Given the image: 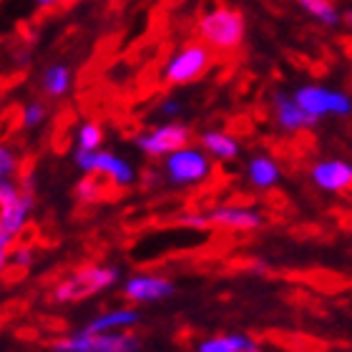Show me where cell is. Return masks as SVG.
<instances>
[{
  "label": "cell",
  "mask_w": 352,
  "mask_h": 352,
  "mask_svg": "<svg viewBox=\"0 0 352 352\" xmlns=\"http://www.w3.org/2000/svg\"><path fill=\"white\" fill-rule=\"evenodd\" d=\"M116 267H103L98 262H81L60 282L51 287V302H58V305L83 302L94 294L103 292V289H109L111 285H116Z\"/></svg>",
  "instance_id": "cell-1"
},
{
  "label": "cell",
  "mask_w": 352,
  "mask_h": 352,
  "mask_svg": "<svg viewBox=\"0 0 352 352\" xmlns=\"http://www.w3.org/2000/svg\"><path fill=\"white\" fill-rule=\"evenodd\" d=\"M199 38H201L212 51L229 53V51L242 48V41H244L242 10H236L234 6H229L227 0H219L217 8H212V10L199 21Z\"/></svg>",
  "instance_id": "cell-2"
},
{
  "label": "cell",
  "mask_w": 352,
  "mask_h": 352,
  "mask_svg": "<svg viewBox=\"0 0 352 352\" xmlns=\"http://www.w3.org/2000/svg\"><path fill=\"white\" fill-rule=\"evenodd\" d=\"M139 347L141 338L131 330L101 332V335L78 330L53 342V352H136Z\"/></svg>",
  "instance_id": "cell-3"
},
{
  "label": "cell",
  "mask_w": 352,
  "mask_h": 352,
  "mask_svg": "<svg viewBox=\"0 0 352 352\" xmlns=\"http://www.w3.org/2000/svg\"><path fill=\"white\" fill-rule=\"evenodd\" d=\"M78 201H91V204H116L121 199H126L131 194V189L121 184L118 179L109 174V171H88L83 176L78 186L74 189Z\"/></svg>",
  "instance_id": "cell-4"
},
{
  "label": "cell",
  "mask_w": 352,
  "mask_h": 352,
  "mask_svg": "<svg viewBox=\"0 0 352 352\" xmlns=\"http://www.w3.org/2000/svg\"><path fill=\"white\" fill-rule=\"evenodd\" d=\"M176 292L174 282L164 274H154V272H141V274H133L131 279H126L124 294L126 302L131 305H141V302H162L166 297Z\"/></svg>",
  "instance_id": "cell-5"
},
{
  "label": "cell",
  "mask_w": 352,
  "mask_h": 352,
  "mask_svg": "<svg viewBox=\"0 0 352 352\" xmlns=\"http://www.w3.org/2000/svg\"><path fill=\"white\" fill-rule=\"evenodd\" d=\"M294 101L302 111H307L309 116H324V113H340V116H347L352 111V101L345 94H335V91H324V88L309 86L300 88Z\"/></svg>",
  "instance_id": "cell-6"
},
{
  "label": "cell",
  "mask_w": 352,
  "mask_h": 352,
  "mask_svg": "<svg viewBox=\"0 0 352 352\" xmlns=\"http://www.w3.org/2000/svg\"><path fill=\"white\" fill-rule=\"evenodd\" d=\"M76 124H78V109H76V103H58L56 116L51 121V129L45 131L43 146L53 156L68 154V148L74 144Z\"/></svg>",
  "instance_id": "cell-7"
},
{
  "label": "cell",
  "mask_w": 352,
  "mask_h": 352,
  "mask_svg": "<svg viewBox=\"0 0 352 352\" xmlns=\"http://www.w3.org/2000/svg\"><path fill=\"white\" fill-rule=\"evenodd\" d=\"M194 131L191 129H186V126H164V129H159V131H154L151 136H146V139H141V148L146 151L151 159H159V156L164 154H171V151H179V148L189 146V144H194Z\"/></svg>",
  "instance_id": "cell-8"
},
{
  "label": "cell",
  "mask_w": 352,
  "mask_h": 352,
  "mask_svg": "<svg viewBox=\"0 0 352 352\" xmlns=\"http://www.w3.org/2000/svg\"><path fill=\"white\" fill-rule=\"evenodd\" d=\"M139 322H141V315L136 309L118 307V309H109V312L94 317L83 330L91 332V335H101V332H126V330H133Z\"/></svg>",
  "instance_id": "cell-9"
},
{
  "label": "cell",
  "mask_w": 352,
  "mask_h": 352,
  "mask_svg": "<svg viewBox=\"0 0 352 352\" xmlns=\"http://www.w3.org/2000/svg\"><path fill=\"white\" fill-rule=\"evenodd\" d=\"M312 179L317 186H322L327 191H347L352 189V166L342 162H324L312 166Z\"/></svg>",
  "instance_id": "cell-10"
},
{
  "label": "cell",
  "mask_w": 352,
  "mask_h": 352,
  "mask_svg": "<svg viewBox=\"0 0 352 352\" xmlns=\"http://www.w3.org/2000/svg\"><path fill=\"white\" fill-rule=\"evenodd\" d=\"M212 229H229V232H254L264 224L262 214L247 212V209H219L209 217Z\"/></svg>",
  "instance_id": "cell-11"
},
{
  "label": "cell",
  "mask_w": 352,
  "mask_h": 352,
  "mask_svg": "<svg viewBox=\"0 0 352 352\" xmlns=\"http://www.w3.org/2000/svg\"><path fill=\"white\" fill-rule=\"evenodd\" d=\"M197 352H262V347L247 332H232V335L201 340L197 345Z\"/></svg>",
  "instance_id": "cell-12"
},
{
  "label": "cell",
  "mask_w": 352,
  "mask_h": 352,
  "mask_svg": "<svg viewBox=\"0 0 352 352\" xmlns=\"http://www.w3.org/2000/svg\"><path fill=\"white\" fill-rule=\"evenodd\" d=\"M206 171V159L194 151H179L169 159V174L174 182H201Z\"/></svg>",
  "instance_id": "cell-13"
},
{
  "label": "cell",
  "mask_w": 352,
  "mask_h": 352,
  "mask_svg": "<svg viewBox=\"0 0 352 352\" xmlns=\"http://www.w3.org/2000/svg\"><path fill=\"white\" fill-rule=\"evenodd\" d=\"M274 111H277L279 124L289 129V131H302L317 121L315 116H309L307 111H302L297 101H289L285 94H274Z\"/></svg>",
  "instance_id": "cell-14"
},
{
  "label": "cell",
  "mask_w": 352,
  "mask_h": 352,
  "mask_svg": "<svg viewBox=\"0 0 352 352\" xmlns=\"http://www.w3.org/2000/svg\"><path fill=\"white\" fill-rule=\"evenodd\" d=\"M25 126V106L18 101H10L0 106V144L3 141H15Z\"/></svg>",
  "instance_id": "cell-15"
},
{
  "label": "cell",
  "mask_w": 352,
  "mask_h": 352,
  "mask_svg": "<svg viewBox=\"0 0 352 352\" xmlns=\"http://www.w3.org/2000/svg\"><path fill=\"white\" fill-rule=\"evenodd\" d=\"M66 86H68V71L63 66H53L51 71L45 74L43 88L38 91V98H41L38 103H43L45 109H48L53 101H58V96L66 91Z\"/></svg>",
  "instance_id": "cell-16"
},
{
  "label": "cell",
  "mask_w": 352,
  "mask_h": 352,
  "mask_svg": "<svg viewBox=\"0 0 352 352\" xmlns=\"http://www.w3.org/2000/svg\"><path fill=\"white\" fill-rule=\"evenodd\" d=\"M83 43H86V28L78 25V23H74V25H68L58 36L53 51H58V56H63V58H74L76 53L83 48Z\"/></svg>",
  "instance_id": "cell-17"
},
{
  "label": "cell",
  "mask_w": 352,
  "mask_h": 352,
  "mask_svg": "<svg viewBox=\"0 0 352 352\" xmlns=\"http://www.w3.org/2000/svg\"><path fill=\"white\" fill-rule=\"evenodd\" d=\"M224 121V133L229 139H252L254 136V126L257 121L252 118L250 111H239V113H227Z\"/></svg>",
  "instance_id": "cell-18"
},
{
  "label": "cell",
  "mask_w": 352,
  "mask_h": 352,
  "mask_svg": "<svg viewBox=\"0 0 352 352\" xmlns=\"http://www.w3.org/2000/svg\"><path fill=\"white\" fill-rule=\"evenodd\" d=\"M201 144H204V148L209 151V154H214L217 159H221V162H229V159H234L236 154H239V146L234 144V139H229L227 133H204V139H201Z\"/></svg>",
  "instance_id": "cell-19"
},
{
  "label": "cell",
  "mask_w": 352,
  "mask_h": 352,
  "mask_svg": "<svg viewBox=\"0 0 352 352\" xmlns=\"http://www.w3.org/2000/svg\"><path fill=\"white\" fill-rule=\"evenodd\" d=\"M76 3H78V0H56V3H45L43 8H38L36 13L30 15V21L36 23L38 28H43V25H48V23L58 21V18L71 13V10L76 8Z\"/></svg>",
  "instance_id": "cell-20"
},
{
  "label": "cell",
  "mask_w": 352,
  "mask_h": 352,
  "mask_svg": "<svg viewBox=\"0 0 352 352\" xmlns=\"http://www.w3.org/2000/svg\"><path fill=\"white\" fill-rule=\"evenodd\" d=\"M111 126H113V129L121 133V139H126V141L141 139L144 131H146V121H144V116H139V113H124V116H116L113 121H111Z\"/></svg>",
  "instance_id": "cell-21"
},
{
  "label": "cell",
  "mask_w": 352,
  "mask_h": 352,
  "mask_svg": "<svg viewBox=\"0 0 352 352\" xmlns=\"http://www.w3.org/2000/svg\"><path fill=\"white\" fill-rule=\"evenodd\" d=\"M38 159H41V151H30L25 148L15 164V179L21 184V189H33V174L38 169Z\"/></svg>",
  "instance_id": "cell-22"
},
{
  "label": "cell",
  "mask_w": 352,
  "mask_h": 352,
  "mask_svg": "<svg viewBox=\"0 0 352 352\" xmlns=\"http://www.w3.org/2000/svg\"><path fill=\"white\" fill-rule=\"evenodd\" d=\"M164 182V174H162V166L154 162V159H148L139 171V191L141 194H148V191L159 189Z\"/></svg>",
  "instance_id": "cell-23"
},
{
  "label": "cell",
  "mask_w": 352,
  "mask_h": 352,
  "mask_svg": "<svg viewBox=\"0 0 352 352\" xmlns=\"http://www.w3.org/2000/svg\"><path fill=\"white\" fill-rule=\"evenodd\" d=\"M300 6L307 10L309 15L320 18L322 23H338V10H335V3L332 0H300Z\"/></svg>",
  "instance_id": "cell-24"
},
{
  "label": "cell",
  "mask_w": 352,
  "mask_h": 352,
  "mask_svg": "<svg viewBox=\"0 0 352 352\" xmlns=\"http://www.w3.org/2000/svg\"><path fill=\"white\" fill-rule=\"evenodd\" d=\"M250 176L257 186H272L274 179H277V166L270 159H254L250 164Z\"/></svg>",
  "instance_id": "cell-25"
},
{
  "label": "cell",
  "mask_w": 352,
  "mask_h": 352,
  "mask_svg": "<svg viewBox=\"0 0 352 352\" xmlns=\"http://www.w3.org/2000/svg\"><path fill=\"white\" fill-rule=\"evenodd\" d=\"M259 201H262L267 209H270V214H274V217H279L282 212H292L294 206L292 201H289V197H287L285 191L279 189H267L259 194Z\"/></svg>",
  "instance_id": "cell-26"
},
{
  "label": "cell",
  "mask_w": 352,
  "mask_h": 352,
  "mask_svg": "<svg viewBox=\"0 0 352 352\" xmlns=\"http://www.w3.org/2000/svg\"><path fill=\"white\" fill-rule=\"evenodd\" d=\"M28 74H30L28 68H13V71H8V74H0V101L8 98L15 88L28 81Z\"/></svg>",
  "instance_id": "cell-27"
},
{
  "label": "cell",
  "mask_w": 352,
  "mask_h": 352,
  "mask_svg": "<svg viewBox=\"0 0 352 352\" xmlns=\"http://www.w3.org/2000/svg\"><path fill=\"white\" fill-rule=\"evenodd\" d=\"M221 201H224V206H227V209H247V206L257 204V201H259V194H254V191H244V189H239V191H227Z\"/></svg>",
  "instance_id": "cell-28"
},
{
  "label": "cell",
  "mask_w": 352,
  "mask_h": 352,
  "mask_svg": "<svg viewBox=\"0 0 352 352\" xmlns=\"http://www.w3.org/2000/svg\"><path fill=\"white\" fill-rule=\"evenodd\" d=\"M129 3H131V0H101V8H98V18H101V23L109 25V23L118 21Z\"/></svg>",
  "instance_id": "cell-29"
},
{
  "label": "cell",
  "mask_w": 352,
  "mask_h": 352,
  "mask_svg": "<svg viewBox=\"0 0 352 352\" xmlns=\"http://www.w3.org/2000/svg\"><path fill=\"white\" fill-rule=\"evenodd\" d=\"M103 139V131H101V124H86L81 129V148L83 151H91L101 144Z\"/></svg>",
  "instance_id": "cell-30"
},
{
  "label": "cell",
  "mask_w": 352,
  "mask_h": 352,
  "mask_svg": "<svg viewBox=\"0 0 352 352\" xmlns=\"http://www.w3.org/2000/svg\"><path fill=\"white\" fill-rule=\"evenodd\" d=\"M96 214H98V206L91 204V201H78L76 199V206H74V221H88V219H94Z\"/></svg>",
  "instance_id": "cell-31"
},
{
  "label": "cell",
  "mask_w": 352,
  "mask_h": 352,
  "mask_svg": "<svg viewBox=\"0 0 352 352\" xmlns=\"http://www.w3.org/2000/svg\"><path fill=\"white\" fill-rule=\"evenodd\" d=\"M45 116V106L43 103H33L28 111H25V126H36V124H41V118Z\"/></svg>",
  "instance_id": "cell-32"
},
{
  "label": "cell",
  "mask_w": 352,
  "mask_h": 352,
  "mask_svg": "<svg viewBox=\"0 0 352 352\" xmlns=\"http://www.w3.org/2000/svg\"><path fill=\"white\" fill-rule=\"evenodd\" d=\"M10 169H13V159H10V151L0 148V184H3L6 174H10Z\"/></svg>",
  "instance_id": "cell-33"
},
{
  "label": "cell",
  "mask_w": 352,
  "mask_h": 352,
  "mask_svg": "<svg viewBox=\"0 0 352 352\" xmlns=\"http://www.w3.org/2000/svg\"><path fill=\"white\" fill-rule=\"evenodd\" d=\"M8 267V252H6V247L0 244V274H3V270Z\"/></svg>",
  "instance_id": "cell-34"
},
{
  "label": "cell",
  "mask_w": 352,
  "mask_h": 352,
  "mask_svg": "<svg viewBox=\"0 0 352 352\" xmlns=\"http://www.w3.org/2000/svg\"><path fill=\"white\" fill-rule=\"evenodd\" d=\"M342 21H345V25H347V28H352V10H347V13L342 15Z\"/></svg>",
  "instance_id": "cell-35"
},
{
  "label": "cell",
  "mask_w": 352,
  "mask_h": 352,
  "mask_svg": "<svg viewBox=\"0 0 352 352\" xmlns=\"http://www.w3.org/2000/svg\"><path fill=\"white\" fill-rule=\"evenodd\" d=\"M45 3H56V0H43V6H45Z\"/></svg>",
  "instance_id": "cell-36"
}]
</instances>
